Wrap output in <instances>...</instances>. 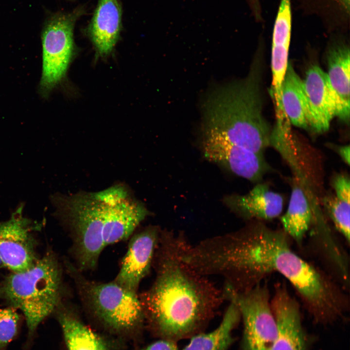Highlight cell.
I'll return each mask as SVG.
<instances>
[{
	"label": "cell",
	"mask_w": 350,
	"mask_h": 350,
	"mask_svg": "<svg viewBox=\"0 0 350 350\" xmlns=\"http://www.w3.org/2000/svg\"><path fill=\"white\" fill-rule=\"evenodd\" d=\"M291 241L282 229L251 223L215 236L210 250V264L215 274L238 292L278 273L292 285L315 323L327 324L343 319L350 310L348 292L322 268L296 253Z\"/></svg>",
	"instance_id": "cell-1"
},
{
	"label": "cell",
	"mask_w": 350,
	"mask_h": 350,
	"mask_svg": "<svg viewBox=\"0 0 350 350\" xmlns=\"http://www.w3.org/2000/svg\"><path fill=\"white\" fill-rule=\"evenodd\" d=\"M188 242L183 233L161 230L152 264L155 280L139 296L153 332L175 342L200 332L226 300L223 289L183 260Z\"/></svg>",
	"instance_id": "cell-2"
},
{
	"label": "cell",
	"mask_w": 350,
	"mask_h": 350,
	"mask_svg": "<svg viewBox=\"0 0 350 350\" xmlns=\"http://www.w3.org/2000/svg\"><path fill=\"white\" fill-rule=\"evenodd\" d=\"M55 214L69 233L74 265L92 271L107 246L127 240L149 214L121 184L98 192L55 194Z\"/></svg>",
	"instance_id": "cell-3"
},
{
	"label": "cell",
	"mask_w": 350,
	"mask_h": 350,
	"mask_svg": "<svg viewBox=\"0 0 350 350\" xmlns=\"http://www.w3.org/2000/svg\"><path fill=\"white\" fill-rule=\"evenodd\" d=\"M257 65L244 79L217 86L202 104V131L263 154L273 132L262 112Z\"/></svg>",
	"instance_id": "cell-4"
},
{
	"label": "cell",
	"mask_w": 350,
	"mask_h": 350,
	"mask_svg": "<svg viewBox=\"0 0 350 350\" xmlns=\"http://www.w3.org/2000/svg\"><path fill=\"white\" fill-rule=\"evenodd\" d=\"M62 272L57 257L50 250L29 269L12 272L0 282V299L24 314L28 329L26 349L39 325L63 301Z\"/></svg>",
	"instance_id": "cell-5"
},
{
	"label": "cell",
	"mask_w": 350,
	"mask_h": 350,
	"mask_svg": "<svg viewBox=\"0 0 350 350\" xmlns=\"http://www.w3.org/2000/svg\"><path fill=\"white\" fill-rule=\"evenodd\" d=\"M64 263L83 304L105 326L117 332H127L143 324L144 314L137 293L114 281L88 279L71 262L65 260Z\"/></svg>",
	"instance_id": "cell-6"
},
{
	"label": "cell",
	"mask_w": 350,
	"mask_h": 350,
	"mask_svg": "<svg viewBox=\"0 0 350 350\" xmlns=\"http://www.w3.org/2000/svg\"><path fill=\"white\" fill-rule=\"evenodd\" d=\"M82 11L57 13L45 23L41 34L42 65L39 91L47 97L65 78L74 54L73 29Z\"/></svg>",
	"instance_id": "cell-7"
},
{
	"label": "cell",
	"mask_w": 350,
	"mask_h": 350,
	"mask_svg": "<svg viewBox=\"0 0 350 350\" xmlns=\"http://www.w3.org/2000/svg\"><path fill=\"white\" fill-rule=\"evenodd\" d=\"M226 300L237 304L244 323L242 350H270L277 333V325L270 304L267 285L261 283L238 292L224 284Z\"/></svg>",
	"instance_id": "cell-8"
},
{
	"label": "cell",
	"mask_w": 350,
	"mask_h": 350,
	"mask_svg": "<svg viewBox=\"0 0 350 350\" xmlns=\"http://www.w3.org/2000/svg\"><path fill=\"white\" fill-rule=\"evenodd\" d=\"M20 205L10 218L0 222V268L21 272L38 259L35 233L42 224L24 216Z\"/></svg>",
	"instance_id": "cell-9"
},
{
	"label": "cell",
	"mask_w": 350,
	"mask_h": 350,
	"mask_svg": "<svg viewBox=\"0 0 350 350\" xmlns=\"http://www.w3.org/2000/svg\"><path fill=\"white\" fill-rule=\"evenodd\" d=\"M202 132L201 148L207 160L253 182L260 181L269 171L263 154L233 144L212 133Z\"/></svg>",
	"instance_id": "cell-10"
},
{
	"label": "cell",
	"mask_w": 350,
	"mask_h": 350,
	"mask_svg": "<svg viewBox=\"0 0 350 350\" xmlns=\"http://www.w3.org/2000/svg\"><path fill=\"white\" fill-rule=\"evenodd\" d=\"M270 304L277 325L276 336L270 350H307L300 306L285 281L275 284Z\"/></svg>",
	"instance_id": "cell-11"
},
{
	"label": "cell",
	"mask_w": 350,
	"mask_h": 350,
	"mask_svg": "<svg viewBox=\"0 0 350 350\" xmlns=\"http://www.w3.org/2000/svg\"><path fill=\"white\" fill-rule=\"evenodd\" d=\"M302 83L308 126L315 132H325L338 113L337 101L327 74L319 67L313 66Z\"/></svg>",
	"instance_id": "cell-12"
},
{
	"label": "cell",
	"mask_w": 350,
	"mask_h": 350,
	"mask_svg": "<svg viewBox=\"0 0 350 350\" xmlns=\"http://www.w3.org/2000/svg\"><path fill=\"white\" fill-rule=\"evenodd\" d=\"M160 232L158 227L150 226L132 236L114 282L137 293L140 282L152 266Z\"/></svg>",
	"instance_id": "cell-13"
},
{
	"label": "cell",
	"mask_w": 350,
	"mask_h": 350,
	"mask_svg": "<svg viewBox=\"0 0 350 350\" xmlns=\"http://www.w3.org/2000/svg\"><path fill=\"white\" fill-rule=\"evenodd\" d=\"M122 17L119 0H99L88 30L98 56H106L113 50L120 37Z\"/></svg>",
	"instance_id": "cell-14"
},
{
	"label": "cell",
	"mask_w": 350,
	"mask_h": 350,
	"mask_svg": "<svg viewBox=\"0 0 350 350\" xmlns=\"http://www.w3.org/2000/svg\"><path fill=\"white\" fill-rule=\"evenodd\" d=\"M229 207L247 220H269L281 213L283 198L265 183L257 184L247 194L233 195L226 199Z\"/></svg>",
	"instance_id": "cell-15"
},
{
	"label": "cell",
	"mask_w": 350,
	"mask_h": 350,
	"mask_svg": "<svg viewBox=\"0 0 350 350\" xmlns=\"http://www.w3.org/2000/svg\"><path fill=\"white\" fill-rule=\"evenodd\" d=\"M328 73L330 84L338 104L337 117L345 122L350 120V51L345 43H336L327 56Z\"/></svg>",
	"instance_id": "cell-16"
},
{
	"label": "cell",
	"mask_w": 350,
	"mask_h": 350,
	"mask_svg": "<svg viewBox=\"0 0 350 350\" xmlns=\"http://www.w3.org/2000/svg\"><path fill=\"white\" fill-rule=\"evenodd\" d=\"M53 313L61 327L67 350H110L108 343L87 326L63 301Z\"/></svg>",
	"instance_id": "cell-17"
},
{
	"label": "cell",
	"mask_w": 350,
	"mask_h": 350,
	"mask_svg": "<svg viewBox=\"0 0 350 350\" xmlns=\"http://www.w3.org/2000/svg\"><path fill=\"white\" fill-rule=\"evenodd\" d=\"M313 220V214L304 192L295 185L287 210L280 217L282 230L299 247H302Z\"/></svg>",
	"instance_id": "cell-18"
},
{
	"label": "cell",
	"mask_w": 350,
	"mask_h": 350,
	"mask_svg": "<svg viewBox=\"0 0 350 350\" xmlns=\"http://www.w3.org/2000/svg\"><path fill=\"white\" fill-rule=\"evenodd\" d=\"M229 304L219 325L208 333L198 332L192 337L182 350H228L234 341L232 331L241 318L239 309L235 302Z\"/></svg>",
	"instance_id": "cell-19"
},
{
	"label": "cell",
	"mask_w": 350,
	"mask_h": 350,
	"mask_svg": "<svg viewBox=\"0 0 350 350\" xmlns=\"http://www.w3.org/2000/svg\"><path fill=\"white\" fill-rule=\"evenodd\" d=\"M281 103L290 123L301 128H309L305 115L302 80L290 63L282 84Z\"/></svg>",
	"instance_id": "cell-20"
},
{
	"label": "cell",
	"mask_w": 350,
	"mask_h": 350,
	"mask_svg": "<svg viewBox=\"0 0 350 350\" xmlns=\"http://www.w3.org/2000/svg\"><path fill=\"white\" fill-rule=\"evenodd\" d=\"M303 6L322 19L347 22L350 19V0H301Z\"/></svg>",
	"instance_id": "cell-21"
},
{
	"label": "cell",
	"mask_w": 350,
	"mask_h": 350,
	"mask_svg": "<svg viewBox=\"0 0 350 350\" xmlns=\"http://www.w3.org/2000/svg\"><path fill=\"white\" fill-rule=\"evenodd\" d=\"M289 46L290 44L287 43H272L271 94L275 96H280L281 94L282 84L288 64Z\"/></svg>",
	"instance_id": "cell-22"
},
{
	"label": "cell",
	"mask_w": 350,
	"mask_h": 350,
	"mask_svg": "<svg viewBox=\"0 0 350 350\" xmlns=\"http://www.w3.org/2000/svg\"><path fill=\"white\" fill-rule=\"evenodd\" d=\"M20 323V317L16 309L0 308V350H6L9 344L17 337Z\"/></svg>",
	"instance_id": "cell-23"
},
{
	"label": "cell",
	"mask_w": 350,
	"mask_h": 350,
	"mask_svg": "<svg viewBox=\"0 0 350 350\" xmlns=\"http://www.w3.org/2000/svg\"><path fill=\"white\" fill-rule=\"evenodd\" d=\"M350 203L335 196L329 203L330 217L336 229L349 245L350 244Z\"/></svg>",
	"instance_id": "cell-24"
},
{
	"label": "cell",
	"mask_w": 350,
	"mask_h": 350,
	"mask_svg": "<svg viewBox=\"0 0 350 350\" xmlns=\"http://www.w3.org/2000/svg\"><path fill=\"white\" fill-rule=\"evenodd\" d=\"M333 186L335 197L338 199L350 203V181L349 177L344 175H337L334 179Z\"/></svg>",
	"instance_id": "cell-25"
},
{
	"label": "cell",
	"mask_w": 350,
	"mask_h": 350,
	"mask_svg": "<svg viewBox=\"0 0 350 350\" xmlns=\"http://www.w3.org/2000/svg\"><path fill=\"white\" fill-rule=\"evenodd\" d=\"M140 350H179L176 342L161 338Z\"/></svg>",
	"instance_id": "cell-26"
},
{
	"label": "cell",
	"mask_w": 350,
	"mask_h": 350,
	"mask_svg": "<svg viewBox=\"0 0 350 350\" xmlns=\"http://www.w3.org/2000/svg\"><path fill=\"white\" fill-rule=\"evenodd\" d=\"M253 15L256 19H261V8L260 0H247Z\"/></svg>",
	"instance_id": "cell-27"
},
{
	"label": "cell",
	"mask_w": 350,
	"mask_h": 350,
	"mask_svg": "<svg viewBox=\"0 0 350 350\" xmlns=\"http://www.w3.org/2000/svg\"><path fill=\"white\" fill-rule=\"evenodd\" d=\"M336 151L342 160L347 164H350V145H346L336 147Z\"/></svg>",
	"instance_id": "cell-28"
}]
</instances>
